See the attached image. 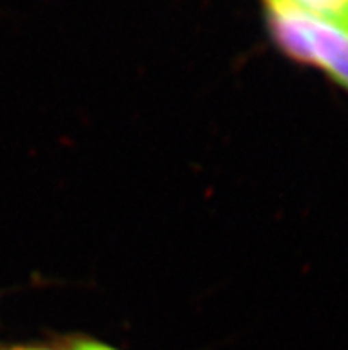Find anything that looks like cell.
Masks as SVG:
<instances>
[{"label": "cell", "mask_w": 348, "mask_h": 350, "mask_svg": "<svg viewBox=\"0 0 348 350\" xmlns=\"http://www.w3.org/2000/svg\"><path fill=\"white\" fill-rule=\"evenodd\" d=\"M272 40L291 59L322 70L348 91V31L278 0H265Z\"/></svg>", "instance_id": "obj_1"}, {"label": "cell", "mask_w": 348, "mask_h": 350, "mask_svg": "<svg viewBox=\"0 0 348 350\" xmlns=\"http://www.w3.org/2000/svg\"><path fill=\"white\" fill-rule=\"evenodd\" d=\"M348 31V0H278Z\"/></svg>", "instance_id": "obj_2"}, {"label": "cell", "mask_w": 348, "mask_h": 350, "mask_svg": "<svg viewBox=\"0 0 348 350\" xmlns=\"http://www.w3.org/2000/svg\"><path fill=\"white\" fill-rule=\"evenodd\" d=\"M0 350H53V349H41V347H8V349H0ZM62 350H116V349L98 342H77L73 343V345L68 347V349H62Z\"/></svg>", "instance_id": "obj_3"}]
</instances>
